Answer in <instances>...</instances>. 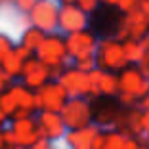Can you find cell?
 Wrapping results in <instances>:
<instances>
[{"mask_svg": "<svg viewBox=\"0 0 149 149\" xmlns=\"http://www.w3.org/2000/svg\"><path fill=\"white\" fill-rule=\"evenodd\" d=\"M120 21H123V12L115 4H100L92 10L90 17H88L86 31L94 36L107 38L118 31Z\"/></svg>", "mask_w": 149, "mask_h": 149, "instance_id": "obj_1", "label": "cell"}, {"mask_svg": "<svg viewBox=\"0 0 149 149\" xmlns=\"http://www.w3.org/2000/svg\"><path fill=\"white\" fill-rule=\"evenodd\" d=\"M120 111H124V105L117 97H111V96H100L90 105L92 118L97 120V123H111L118 117Z\"/></svg>", "mask_w": 149, "mask_h": 149, "instance_id": "obj_2", "label": "cell"}]
</instances>
